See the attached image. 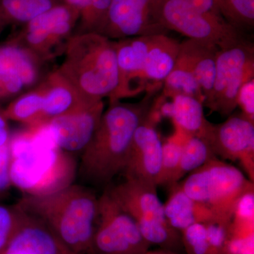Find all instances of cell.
I'll return each mask as SVG.
<instances>
[{"mask_svg":"<svg viewBox=\"0 0 254 254\" xmlns=\"http://www.w3.org/2000/svg\"><path fill=\"white\" fill-rule=\"evenodd\" d=\"M160 118L161 115L153 103L149 113L133 135L126 166L123 172L125 178L142 180L159 186L163 141L156 126Z\"/></svg>","mask_w":254,"mask_h":254,"instance_id":"7c38bea8","label":"cell"},{"mask_svg":"<svg viewBox=\"0 0 254 254\" xmlns=\"http://www.w3.org/2000/svg\"><path fill=\"white\" fill-rule=\"evenodd\" d=\"M8 26H9V23H8L6 18H4V16H3V14L0 11V38H1L3 32L4 31V30L6 29Z\"/></svg>","mask_w":254,"mask_h":254,"instance_id":"836d02e7","label":"cell"},{"mask_svg":"<svg viewBox=\"0 0 254 254\" xmlns=\"http://www.w3.org/2000/svg\"><path fill=\"white\" fill-rule=\"evenodd\" d=\"M26 212L19 205H0V252L22 223Z\"/></svg>","mask_w":254,"mask_h":254,"instance_id":"f546056e","label":"cell"},{"mask_svg":"<svg viewBox=\"0 0 254 254\" xmlns=\"http://www.w3.org/2000/svg\"><path fill=\"white\" fill-rule=\"evenodd\" d=\"M104 106L100 100L81 111L52 120L46 127L56 146L64 151L83 152L98 126Z\"/></svg>","mask_w":254,"mask_h":254,"instance_id":"9a60e30c","label":"cell"},{"mask_svg":"<svg viewBox=\"0 0 254 254\" xmlns=\"http://www.w3.org/2000/svg\"><path fill=\"white\" fill-rule=\"evenodd\" d=\"M150 246L133 218L105 190L98 198L92 254H143Z\"/></svg>","mask_w":254,"mask_h":254,"instance_id":"52a82bcc","label":"cell"},{"mask_svg":"<svg viewBox=\"0 0 254 254\" xmlns=\"http://www.w3.org/2000/svg\"><path fill=\"white\" fill-rule=\"evenodd\" d=\"M222 13L237 28L254 27V0H222Z\"/></svg>","mask_w":254,"mask_h":254,"instance_id":"83f0119b","label":"cell"},{"mask_svg":"<svg viewBox=\"0 0 254 254\" xmlns=\"http://www.w3.org/2000/svg\"><path fill=\"white\" fill-rule=\"evenodd\" d=\"M254 78V46L241 36L219 47L213 88L203 106L230 116L237 107L242 86Z\"/></svg>","mask_w":254,"mask_h":254,"instance_id":"8992f818","label":"cell"},{"mask_svg":"<svg viewBox=\"0 0 254 254\" xmlns=\"http://www.w3.org/2000/svg\"><path fill=\"white\" fill-rule=\"evenodd\" d=\"M18 204L45 222L73 254H92L98 198L92 190L68 185L46 194H28Z\"/></svg>","mask_w":254,"mask_h":254,"instance_id":"7a4b0ae2","label":"cell"},{"mask_svg":"<svg viewBox=\"0 0 254 254\" xmlns=\"http://www.w3.org/2000/svg\"><path fill=\"white\" fill-rule=\"evenodd\" d=\"M177 184L190 198L206 205L228 222H232L241 198L254 191L253 182L218 157Z\"/></svg>","mask_w":254,"mask_h":254,"instance_id":"277c9868","label":"cell"},{"mask_svg":"<svg viewBox=\"0 0 254 254\" xmlns=\"http://www.w3.org/2000/svg\"><path fill=\"white\" fill-rule=\"evenodd\" d=\"M157 187L149 182L126 179L108 190L133 218L143 238L150 245L177 252L183 248L181 232L169 224Z\"/></svg>","mask_w":254,"mask_h":254,"instance_id":"5b68a950","label":"cell"},{"mask_svg":"<svg viewBox=\"0 0 254 254\" xmlns=\"http://www.w3.org/2000/svg\"><path fill=\"white\" fill-rule=\"evenodd\" d=\"M153 93H148L139 103H110L82 152L80 172L86 182L103 186L123 173L133 135L149 113Z\"/></svg>","mask_w":254,"mask_h":254,"instance_id":"6da1fadb","label":"cell"},{"mask_svg":"<svg viewBox=\"0 0 254 254\" xmlns=\"http://www.w3.org/2000/svg\"><path fill=\"white\" fill-rule=\"evenodd\" d=\"M218 49L215 43L201 40L188 38L180 44L178 55L190 66L205 99L213 88Z\"/></svg>","mask_w":254,"mask_h":254,"instance_id":"44dd1931","label":"cell"},{"mask_svg":"<svg viewBox=\"0 0 254 254\" xmlns=\"http://www.w3.org/2000/svg\"><path fill=\"white\" fill-rule=\"evenodd\" d=\"M216 157L208 142L204 138L189 136L184 145L178 167L172 177L169 187L176 185L186 175Z\"/></svg>","mask_w":254,"mask_h":254,"instance_id":"603a6c76","label":"cell"},{"mask_svg":"<svg viewBox=\"0 0 254 254\" xmlns=\"http://www.w3.org/2000/svg\"><path fill=\"white\" fill-rule=\"evenodd\" d=\"M41 83L44 98L38 128L46 127L53 119L77 113L98 102L84 98L58 70L48 73Z\"/></svg>","mask_w":254,"mask_h":254,"instance_id":"2e32d148","label":"cell"},{"mask_svg":"<svg viewBox=\"0 0 254 254\" xmlns=\"http://www.w3.org/2000/svg\"><path fill=\"white\" fill-rule=\"evenodd\" d=\"M175 133L163 142V158H162V171L159 186L169 187L172 177L176 171L181 158L184 145L189 135L179 128Z\"/></svg>","mask_w":254,"mask_h":254,"instance_id":"4316f807","label":"cell"},{"mask_svg":"<svg viewBox=\"0 0 254 254\" xmlns=\"http://www.w3.org/2000/svg\"><path fill=\"white\" fill-rule=\"evenodd\" d=\"M158 16L160 24L168 31H176L190 39L211 42L218 47L242 36L225 18L203 14L190 0H160Z\"/></svg>","mask_w":254,"mask_h":254,"instance_id":"9c48e42d","label":"cell"},{"mask_svg":"<svg viewBox=\"0 0 254 254\" xmlns=\"http://www.w3.org/2000/svg\"><path fill=\"white\" fill-rule=\"evenodd\" d=\"M0 254H73L50 227L26 213L14 236Z\"/></svg>","mask_w":254,"mask_h":254,"instance_id":"e0dca14e","label":"cell"},{"mask_svg":"<svg viewBox=\"0 0 254 254\" xmlns=\"http://www.w3.org/2000/svg\"><path fill=\"white\" fill-rule=\"evenodd\" d=\"M78 18V11L63 2L23 25L13 38L47 63L64 55Z\"/></svg>","mask_w":254,"mask_h":254,"instance_id":"ba28073f","label":"cell"},{"mask_svg":"<svg viewBox=\"0 0 254 254\" xmlns=\"http://www.w3.org/2000/svg\"><path fill=\"white\" fill-rule=\"evenodd\" d=\"M197 9L203 14L218 18H225L221 9L215 0H190Z\"/></svg>","mask_w":254,"mask_h":254,"instance_id":"d6a6232c","label":"cell"},{"mask_svg":"<svg viewBox=\"0 0 254 254\" xmlns=\"http://www.w3.org/2000/svg\"><path fill=\"white\" fill-rule=\"evenodd\" d=\"M237 106L242 113L254 123V78L245 83L237 95Z\"/></svg>","mask_w":254,"mask_h":254,"instance_id":"1f68e13d","label":"cell"},{"mask_svg":"<svg viewBox=\"0 0 254 254\" xmlns=\"http://www.w3.org/2000/svg\"><path fill=\"white\" fill-rule=\"evenodd\" d=\"M8 122L0 114V128H8Z\"/></svg>","mask_w":254,"mask_h":254,"instance_id":"d590c367","label":"cell"},{"mask_svg":"<svg viewBox=\"0 0 254 254\" xmlns=\"http://www.w3.org/2000/svg\"><path fill=\"white\" fill-rule=\"evenodd\" d=\"M180 232L187 254H220L208 242L205 225H190Z\"/></svg>","mask_w":254,"mask_h":254,"instance_id":"f1b7e54d","label":"cell"},{"mask_svg":"<svg viewBox=\"0 0 254 254\" xmlns=\"http://www.w3.org/2000/svg\"><path fill=\"white\" fill-rule=\"evenodd\" d=\"M155 35L123 38L115 41L118 67V84L110 103L133 98L147 91L143 77L145 57Z\"/></svg>","mask_w":254,"mask_h":254,"instance_id":"5bb4252c","label":"cell"},{"mask_svg":"<svg viewBox=\"0 0 254 254\" xmlns=\"http://www.w3.org/2000/svg\"><path fill=\"white\" fill-rule=\"evenodd\" d=\"M41 82L0 109V114L5 120L24 124L36 129L39 128L44 98Z\"/></svg>","mask_w":254,"mask_h":254,"instance_id":"7402d4cb","label":"cell"},{"mask_svg":"<svg viewBox=\"0 0 254 254\" xmlns=\"http://www.w3.org/2000/svg\"><path fill=\"white\" fill-rule=\"evenodd\" d=\"M171 102H165L163 97L155 103L160 115L173 120L175 128L190 136L204 138L210 127L205 118L203 103L190 95L178 94L171 97Z\"/></svg>","mask_w":254,"mask_h":254,"instance_id":"d6986e66","label":"cell"},{"mask_svg":"<svg viewBox=\"0 0 254 254\" xmlns=\"http://www.w3.org/2000/svg\"><path fill=\"white\" fill-rule=\"evenodd\" d=\"M60 74L91 101L109 98L118 84L115 41L96 33H75L64 53Z\"/></svg>","mask_w":254,"mask_h":254,"instance_id":"3957f363","label":"cell"},{"mask_svg":"<svg viewBox=\"0 0 254 254\" xmlns=\"http://www.w3.org/2000/svg\"><path fill=\"white\" fill-rule=\"evenodd\" d=\"M206 140L218 158L238 162L254 180V123L244 114L230 115L224 123L210 124Z\"/></svg>","mask_w":254,"mask_h":254,"instance_id":"4fadbf2b","label":"cell"},{"mask_svg":"<svg viewBox=\"0 0 254 254\" xmlns=\"http://www.w3.org/2000/svg\"><path fill=\"white\" fill-rule=\"evenodd\" d=\"M171 193L164 204L165 217L175 230L181 232L195 224L230 225L227 221L206 205L190 198L182 190L178 184L170 187Z\"/></svg>","mask_w":254,"mask_h":254,"instance_id":"ac0fdd59","label":"cell"},{"mask_svg":"<svg viewBox=\"0 0 254 254\" xmlns=\"http://www.w3.org/2000/svg\"><path fill=\"white\" fill-rule=\"evenodd\" d=\"M61 3L62 0H0V11L9 25H24Z\"/></svg>","mask_w":254,"mask_h":254,"instance_id":"d4e9b609","label":"cell"},{"mask_svg":"<svg viewBox=\"0 0 254 254\" xmlns=\"http://www.w3.org/2000/svg\"><path fill=\"white\" fill-rule=\"evenodd\" d=\"M215 1L218 2L219 6H220V9H221L222 11V0H215Z\"/></svg>","mask_w":254,"mask_h":254,"instance_id":"8d00e7d4","label":"cell"},{"mask_svg":"<svg viewBox=\"0 0 254 254\" xmlns=\"http://www.w3.org/2000/svg\"><path fill=\"white\" fill-rule=\"evenodd\" d=\"M163 96L171 98L175 95H190L204 104L205 95L194 75L186 62L177 56L176 63L163 83Z\"/></svg>","mask_w":254,"mask_h":254,"instance_id":"cb8c5ba5","label":"cell"},{"mask_svg":"<svg viewBox=\"0 0 254 254\" xmlns=\"http://www.w3.org/2000/svg\"><path fill=\"white\" fill-rule=\"evenodd\" d=\"M78 13L75 33H99L104 24L110 0H62Z\"/></svg>","mask_w":254,"mask_h":254,"instance_id":"484cf974","label":"cell"},{"mask_svg":"<svg viewBox=\"0 0 254 254\" xmlns=\"http://www.w3.org/2000/svg\"><path fill=\"white\" fill-rule=\"evenodd\" d=\"M180 44L168 35H155L145 57L143 67L147 93H155L163 86L176 63Z\"/></svg>","mask_w":254,"mask_h":254,"instance_id":"ffe728a7","label":"cell"},{"mask_svg":"<svg viewBox=\"0 0 254 254\" xmlns=\"http://www.w3.org/2000/svg\"><path fill=\"white\" fill-rule=\"evenodd\" d=\"M181 254L178 253V252H173V251L167 250H155V251H150V250L147 251L145 254Z\"/></svg>","mask_w":254,"mask_h":254,"instance_id":"e575fe53","label":"cell"},{"mask_svg":"<svg viewBox=\"0 0 254 254\" xmlns=\"http://www.w3.org/2000/svg\"><path fill=\"white\" fill-rule=\"evenodd\" d=\"M46 64L13 37L0 45V102L38 86L46 76Z\"/></svg>","mask_w":254,"mask_h":254,"instance_id":"8fae6325","label":"cell"},{"mask_svg":"<svg viewBox=\"0 0 254 254\" xmlns=\"http://www.w3.org/2000/svg\"><path fill=\"white\" fill-rule=\"evenodd\" d=\"M160 0H110L99 34L113 41L131 37L168 34L160 24Z\"/></svg>","mask_w":254,"mask_h":254,"instance_id":"30bf717a","label":"cell"},{"mask_svg":"<svg viewBox=\"0 0 254 254\" xmlns=\"http://www.w3.org/2000/svg\"><path fill=\"white\" fill-rule=\"evenodd\" d=\"M12 158L9 141L0 145V193L9 190L12 185L11 177Z\"/></svg>","mask_w":254,"mask_h":254,"instance_id":"4dcf8cb0","label":"cell"}]
</instances>
